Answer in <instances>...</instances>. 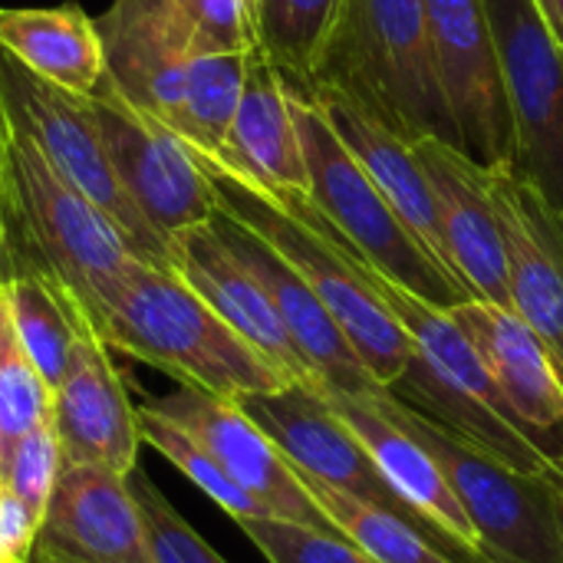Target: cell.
Listing matches in <instances>:
<instances>
[{
    "instance_id": "cell-17",
    "label": "cell",
    "mask_w": 563,
    "mask_h": 563,
    "mask_svg": "<svg viewBox=\"0 0 563 563\" xmlns=\"http://www.w3.org/2000/svg\"><path fill=\"white\" fill-rule=\"evenodd\" d=\"M30 563H155L129 482L102 468L63 465Z\"/></svg>"
},
{
    "instance_id": "cell-9",
    "label": "cell",
    "mask_w": 563,
    "mask_h": 563,
    "mask_svg": "<svg viewBox=\"0 0 563 563\" xmlns=\"http://www.w3.org/2000/svg\"><path fill=\"white\" fill-rule=\"evenodd\" d=\"M82 102L122 188L165 241L175 244L185 231L218 214L214 185L185 139L139 112L106 79Z\"/></svg>"
},
{
    "instance_id": "cell-2",
    "label": "cell",
    "mask_w": 563,
    "mask_h": 563,
    "mask_svg": "<svg viewBox=\"0 0 563 563\" xmlns=\"http://www.w3.org/2000/svg\"><path fill=\"white\" fill-rule=\"evenodd\" d=\"M92 330L112 353L231 402L294 383L238 336L178 271L145 261L119 277Z\"/></svg>"
},
{
    "instance_id": "cell-4",
    "label": "cell",
    "mask_w": 563,
    "mask_h": 563,
    "mask_svg": "<svg viewBox=\"0 0 563 563\" xmlns=\"http://www.w3.org/2000/svg\"><path fill=\"white\" fill-rule=\"evenodd\" d=\"M307 82H333L369 106L389 129L459 145L435 79L426 0H343L323 63Z\"/></svg>"
},
{
    "instance_id": "cell-26",
    "label": "cell",
    "mask_w": 563,
    "mask_h": 563,
    "mask_svg": "<svg viewBox=\"0 0 563 563\" xmlns=\"http://www.w3.org/2000/svg\"><path fill=\"white\" fill-rule=\"evenodd\" d=\"M313 495L317 508L327 515V521L350 538L373 563H459L449 551H442L435 541H429L412 521L369 505L363 498H353L340 488L303 482Z\"/></svg>"
},
{
    "instance_id": "cell-29",
    "label": "cell",
    "mask_w": 563,
    "mask_h": 563,
    "mask_svg": "<svg viewBox=\"0 0 563 563\" xmlns=\"http://www.w3.org/2000/svg\"><path fill=\"white\" fill-rule=\"evenodd\" d=\"M139 426H142V442L152 445L158 455H165L198 492H205L234 525L244 518H271L244 488H238L224 468L208 455V449H201L181 426H175L172 419L158 416L148 406H139Z\"/></svg>"
},
{
    "instance_id": "cell-23",
    "label": "cell",
    "mask_w": 563,
    "mask_h": 563,
    "mask_svg": "<svg viewBox=\"0 0 563 563\" xmlns=\"http://www.w3.org/2000/svg\"><path fill=\"white\" fill-rule=\"evenodd\" d=\"M175 244H178L175 271L208 300V307L280 373H287L294 383L313 386L271 294L251 274V267L224 244L218 228L211 221L198 224L185 231Z\"/></svg>"
},
{
    "instance_id": "cell-19",
    "label": "cell",
    "mask_w": 563,
    "mask_h": 563,
    "mask_svg": "<svg viewBox=\"0 0 563 563\" xmlns=\"http://www.w3.org/2000/svg\"><path fill=\"white\" fill-rule=\"evenodd\" d=\"M412 148L432 185L445 254L455 277L472 290L475 300L511 310L505 241L488 195L485 168L472 162L459 145L435 135L416 139Z\"/></svg>"
},
{
    "instance_id": "cell-3",
    "label": "cell",
    "mask_w": 563,
    "mask_h": 563,
    "mask_svg": "<svg viewBox=\"0 0 563 563\" xmlns=\"http://www.w3.org/2000/svg\"><path fill=\"white\" fill-rule=\"evenodd\" d=\"M363 264L369 284L416 346L409 369L389 386V393L518 472H554V465L515 429L498 383L452 310H442L383 277L366 257Z\"/></svg>"
},
{
    "instance_id": "cell-28",
    "label": "cell",
    "mask_w": 563,
    "mask_h": 563,
    "mask_svg": "<svg viewBox=\"0 0 563 563\" xmlns=\"http://www.w3.org/2000/svg\"><path fill=\"white\" fill-rule=\"evenodd\" d=\"M343 0H254L257 49L294 79H313Z\"/></svg>"
},
{
    "instance_id": "cell-36",
    "label": "cell",
    "mask_w": 563,
    "mask_h": 563,
    "mask_svg": "<svg viewBox=\"0 0 563 563\" xmlns=\"http://www.w3.org/2000/svg\"><path fill=\"white\" fill-rule=\"evenodd\" d=\"M10 142H13V122H10L3 89H0V238L7 228V214H10Z\"/></svg>"
},
{
    "instance_id": "cell-33",
    "label": "cell",
    "mask_w": 563,
    "mask_h": 563,
    "mask_svg": "<svg viewBox=\"0 0 563 563\" xmlns=\"http://www.w3.org/2000/svg\"><path fill=\"white\" fill-rule=\"evenodd\" d=\"M125 482L142 508L155 563H228L175 511V505L152 485V478L142 468L129 472Z\"/></svg>"
},
{
    "instance_id": "cell-21",
    "label": "cell",
    "mask_w": 563,
    "mask_h": 563,
    "mask_svg": "<svg viewBox=\"0 0 563 563\" xmlns=\"http://www.w3.org/2000/svg\"><path fill=\"white\" fill-rule=\"evenodd\" d=\"M109 353L96 333L79 343L66 379L53 393V426L63 465H89L125 478L139 468L142 426Z\"/></svg>"
},
{
    "instance_id": "cell-34",
    "label": "cell",
    "mask_w": 563,
    "mask_h": 563,
    "mask_svg": "<svg viewBox=\"0 0 563 563\" xmlns=\"http://www.w3.org/2000/svg\"><path fill=\"white\" fill-rule=\"evenodd\" d=\"M201 53H254V0H168Z\"/></svg>"
},
{
    "instance_id": "cell-25",
    "label": "cell",
    "mask_w": 563,
    "mask_h": 563,
    "mask_svg": "<svg viewBox=\"0 0 563 563\" xmlns=\"http://www.w3.org/2000/svg\"><path fill=\"white\" fill-rule=\"evenodd\" d=\"M0 49L73 96H92L106 76L99 26L79 3L0 7Z\"/></svg>"
},
{
    "instance_id": "cell-30",
    "label": "cell",
    "mask_w": 563,
    "mask_h": 563,
    "mask_svg": "<svg viewBox=\"0 0 563 563\" xmlns=\"http://www.w3.org/2000/svg\"><path fill=\"white\" fill-rule=\"evenodd\" d=\"M53 416V393L40 379L30 363L7 307V294L0 284V439L3 452L20 435H26L36 422Z\"/></svg>"
},
{
    "instance_id": "cell-8",
    "label": "cell",
    "mask_w": 563,
    "mask_h": 563,
    "mask_svg": "<svg viewBox=\"0 0 563 563\" xmlns=\"http://www.w3.org/2000/svg\"><path fill=\"white\" fill-rule=\"evenodd\" d=\"M0 89L13 129L36 145V152L66 185L82 191L102 214L112 218L132 254L152 267L175 271L178 247L145 221V214L122 188L82 96L40 79L7 49H0Z\"/></svg>"
},
{
    "instance_id": "cell-22",
    "label": "cell",
    "mask_w": 563,
    "mask_h": 563,
    "mask_svg": "<svg viewBox=\"0 0 563 563\" xmlns=\"http://www.w3.org/2000/svg\"><path fill=\"white\" fill-rule=\"evenodd\" d=\"M297 82L310 92V99L320 106V112L327 115V122L333 125V132L340 135V142L363 165V172L373 178V185L389 198V205L396 208V214L452 271L449 254H445L439 205H435L432 185L426 178V168L416 158L412 142L402 139L396 129H389L353 92H346V89H340L333 82H303V79H297Z\"/></svg>"
},
{
    "instance_id": "cell-6",
    "label": "cell",
    "mask_w": 563,
    "mask_h": 563,
    "mask_svg": "<svg viewBox=\"0 0 563 563\" xmlns=\"http://www.w3.org/2000/svg\"><path fill=\"white\" fill-rule=\"evenodd\" d=\"M0 241L43 267L92 327L119 277L139 261L112 218L66 185L16 129L10 142V214Z\"/></svg>"
},
{
    "instance_id": "cell-20",
    "label": "cell",
    "mask_w": 563,
    "mask_h": 563,
    "mask_svg": "<svg viewBox=\"0 0 563 563\" xmlns=\"http://www.w3.org/2000/svg\"><path fill=\"white\" fill-rule=\"evenodd\" d=\"M211 224L271 294V300H274V307H277V313L310 373V383L320 393L363 396V393L383 389L369 376V369L363 366V360L356 356V350L350 346V340L343 336V330L336 327V320L317 297V290L294 271V264L287 257H280L261 234H254L251 228H244L221 208L211 218Z\"/></svg>"
},
{
    "instance_id": "cell-32",
    "label": "cell",
    "mask_w": 563,
    "mask_h": 563,
    "mask_svg": "<svg viewBox=\"0 0 563 563\" xmlns=\"http://www.w3.org/2000/svg\"><path fill=\"white\" fill-rule=\"evenodd\" d=\"M59 472H63V452H59L53 416L36 422L26 435H20L3 452V488L16 495L36 515V521H43Z\"/></svg>"
},
{
    "instance_id": "cell-35",
    "label": "cell",
    "mask_w": 563,
    "mask_h": 563,
    "mask_svg": "<svg viewBox=\"0 0 563 563\" xmlns=\"http://www.w3.org/2000/svg\"><path fill=\"white\" fill-rule=\"evenodd\" d=\"M36 528V515L16 495L0 488V563H30Z\"/></svg>"
},
{
    "instance_id": "cell-39",
    "label": "cell",
    "mask_w": 563,
    "mask_h": 563,
    "mask_svg": "<svg viewBox=\"0 0 563 563\" xmlns=\"http://www.w3.org/2000/svg\"><path fill=\"white\" fill-rule=\"evenodd\" d=\"M554 472H558V485H561V501H563V462L554 468Z\"/></svg>"
},
{
    "instance_id": "cell-12",
    "label": "cell",
    "mask_w": 563,
    "mask_h": 563,
    "mask_svg": "<svg viewBox=\"0 0 563 563\" xmlns=\"http://www.w3.org/2000/svg\"><path fill=\"white\" fill-rule=\"evenodd\" d=\"M340 422L373 459L383 482L419 518L426 534L459 563H485L475 528L452 492V482L429 445L399 419L389 389L379 393H323Z\"/></svg>"
},
{
    "instance_id": "cell-24",
    "label": "cell",
    "mask_w": 563,
    "mask_h": 563,
    "mask_svg": "<svg viewBox=\"0 0 563 563\" xmlns=\"http://www.w3.org/2000/svg\"><path fill=\"white\" fill-rule=\"evenodd\" d=\"M214 162L271 191H307V162L290 96L280 69L261 49L251 53L228 145Z\"/></svg>"
},
{
    "instance_id": "cell-31",
    "label": "cell",
    "mask_w": 563,
    "mask_h": 563,
    "mask_svg": "<svg viewBox=\"0 0 563 563\" xmlns=\"http://www.w3.org/2000/svg\"><path fill=\"white\" fill-rule=\"evenodd\" d=\"M238 528L267 563H373L336 528H313L287 518H244Z\"/></svg>"
},
{
    "instance_id": "cell-1",
    "label": "cell",
    "mask_w": 563,
    "mask_h": 563,
    "mask_svg": "<svg viewBox=\"0 0 563 563\" xmlns=\"http://www.w3.org/2000/svg\"><path fill=\"white\" fill-rule=\"evenodd\" d=\"M198 162L214 185L218 208L261 234L294 264V271L317 290L369 376L389 389L409 369L416 346L369 284L366 264L350 241L313 208L307 191H271L208 155H198Z\"/></svg>"
},
{
    "instance_id": "cell-18",
    "label": "cell",
    "mask_w": 563,
    "mask_h": 563,
    "mask_svg": "<svg viewBox=\"0 0 563 563\" xmlns=\"http://www.w3.org/2000/svg\"><path fill=\"white\" fill-rule=\"evenodd\" d=\"M485 360L515 429L558 468L563 462V376L544 340L515 313L485 300L452 310Z\"/></svg>"
},
{
    "instance_id": "cell-10",
    "label": "cell",
    "mask_w": 563,
    "mask_h": 563,
    "mask_svg": "<svg viewBox=\"0 0 563 563\" xmlns=\"http://www.w3.org/2000/svg\"><path fill=\"white\" fill-rule=\"evenodd\" d=\"M439 89L459 148L482 168L515 162V119L485 0H426Z\"/></svg>"
},
{
    "instance_id": "cell-11",
    "label": "cell",
    "mask_w": 563,
    "mask_h": 563,
    "mask_svg": "<svg viewBox=\"0 0 563 563\" xmlns=\"http://www.w3.org/2000/svg\"><path fill=\"white\" fill-rule=\"evenodd\" d=\"M515 119V168L563 211V46L531 0H485Z\"/></svg>"
},
{
    "instance_id": "cell-7",
    "label": "cell",
    "mask_w": 563,
    "mask_h": 563,
    "mask_svg": "<svg viewBox=\"0 0 563 563\" xmlns=\"http://www.w3.org/2000/svg\"><path fill=\"white\" fill-rule=\"evenodd\" d=\"M393 406L445 468L485 563H563L558 472H518L396 396Z\"/></svg>"
},
{
    "instance_id": "cell-15",
    "label": "cell",
    "mask_w": 563,
    "mask_h": 563,
    "mask_svg": "<svg viewBox=\"0 0 563 563\" xmlns=\"http://www.w3.org/2000/svg\"><path fill=\"white\" fill-rule=\"evenodd\" d=\"M485 175L505 241L511 310L544 340L563 376V211L515 165Z\"/></svg>"
},
{
    "instance_id": "cell-14",
    "label": "cell",
    "mask_w": 563,
    "mask_h": 563,
    "mask_svg": "<svg viewBox=\"0 0 563 563\" xmlns=\"http://www.w3.org/2000/svg\"><path fill=\"white\" fill-rule=\"evenodd\" d=\"M148 409L181 426L208 455L224 468V475L244 488L271 518H287L313 528H333L317 508L303 478L290 468L267 432L231 399L181 386L172 396L148 399Z\"/></svg>"
},
{
    "instance_id": "cell-13",
    "label": "cell",
    "mask_w": 563,
    "mask_h": 563,
    "mask_svg": "<svg viewBox=\"0 0 563 563\" xmlns=\"http://www.w3.org/2000/svg\"><path fill=\"white\" fill-rule=\"evenodd\" d=\"M238 406L267 432V439L280 449V455L290 462V468L303 482L330 485L353 498L379 505V508L412 521L426 534L419 518L383 482V475L376 472L366 449L340 422V416L330 409L327 396L317 386L290 383L274 393L244 396V399H238Z\"/></svg>"
},
{
    "instance_id": "cell-27",
    "label": "cell",
    "mask_w": 563,
    "mask_h": 563,
    "mask_svg": "<svg viewBox=\"0 0 563 563\" xmlns=\"http://www.w3.org/2000/svg\"><path fill=\"white\" fill-rule=\"evenodd\" d=\"M247 63L251 53H198L191 59L175 135L198 155L218 158L224 152L247 82Z\"/></svg>"
},
{
    "instance_id": "cell-38",
    "label": "cell",
    "mask_w": 563,
    "mask_h": 563,
    "mask_svg": "<svg viewBox=\"0 0 563 563\" xmlns=\"http://www.w3.org/2000/svg\"><path fill=\"white\" fill-rule=\"evenodd\" d=\"M0 488H3V439H0Z\"/></svg>"
},
{
    "instance_id": "cell-16",
    "label": "cell",
    "mask_w": 563,
    "mask_h": 563,
    "mask_svg": "<svg viewBox=\"0 0 563 563\" xmlns=\"http://www.w3.org/2000/svg\"><path fill=\"white\" fill-rule=\"evenodd\" d=\"M106 82L139 112L175 132L188 66L201 53L168 0H112L96 20Z\"/></svg>"
},
{
    "instance_id": "cell-5",
    "label": "cell",
    "mask_w": 563,
    "mask_h": 563,
    "mask_svg": "<svg viewBox=\"0 0 563 563\" xmlns=\"http://www.w3.org/2000/svg\"><path fill=\"white\" fill-rule=\"evenodd\" d=\"M284 86L307 162V198L313 208L350 241L360 257H366L383 277L396 280L416 297L442 310H455L459 303L475 300L472 290L396 214L389 198L340 142L310 92L290 76H284Z\"/></svg>"
},
{
    "instance_id": "cell-37",
    "label": "cell",
    "mask_w": 563,
    "mask_h": 563,
    "mask_svg": "<svg viewBox=\"0 0 563 563\" xmlns=\"http://www.w3.org/2000/svg\"><path fill=\"white\" fill-rule=\"evenodd\" d=\"M541 13V20L548 23V30L554 33V40L563 46V0H531Z\"/></svg>"
}]
</instances>
